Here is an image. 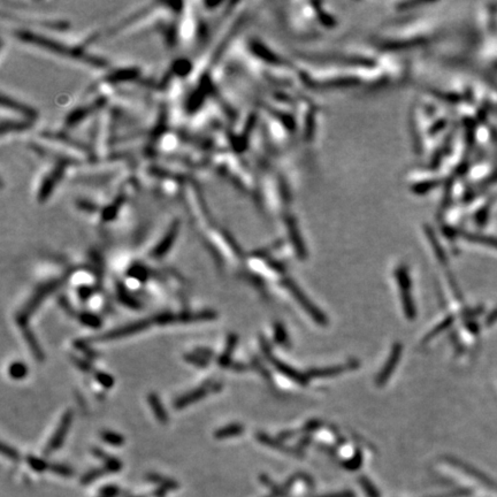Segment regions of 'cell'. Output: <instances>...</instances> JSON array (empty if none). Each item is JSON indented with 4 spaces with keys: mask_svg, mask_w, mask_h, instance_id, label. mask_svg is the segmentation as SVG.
<instances>
[{
    "mask_svg": "<svg viewBox=\"0 0 497 497\" xmlns=\"http://www.w3.org/2000/svg\"><path fill=\"white\" fill-rule=\"evenodd\" d=\"M65 281V278H59V280H52L50 282H46V283L39 285L38 288L36 289L35 293L32 294V296L30 297L28 303L26 304V306L20 311V313L16 315V324H18L20 327H27L28 326V321L30 317H31L33 312L36 311V308L39 307V305L42 304V302L45 300L46 297H49L52 293H55V290L61 287V284Z\"/></svg>",
    "mask_w": 497,
    "mask_h": 497,
    "instance_id": "6da1fadb",
    "label": "cell"
},
{
    "mask_svg": "<svg viewBox=\"0 0 497 497\" xmlns=\"http://www.w3.org/2000/svg\"><path fill=\"white\" fill-rule=\"evenodd\" d=\"M152 324V320H147V319H143V320H138L133 322V324L122 326V327L113 329V331H107V333L100 335V336H97L95 340L99 342H106V341H112L116 340V338H122L127 336H132L134 334L140 333L144 329H146L149 326Z\"/></svg>",
    "mask_w": 497,
    "mask_h": 497,
    "instance_id": "7a4b0ae2",
    "label": "cell"
},
{
    "mask_svg": "<svg viewBox=\"0 0 497 497\" xmlns=\"http://www.w3.org/2000/svg\"><path fill=\"white\" fill-rule=\"evenodd\" d=\"M284 284L287 285V288L289 289V291H290V293L294 295V297L296 298V300L298 301V303H300L302 305V306H303L305 308V311H306L307 313L310 314L311 317L313 318L314 320L318 322V324H320V325H326V324H327V319H326L325 315L322 314L321 312L319 311L318 308L315 307L314 305L312 304L311 302L307 300L306 296H305V295L303 293H302V291L300 290V288H298L296 284H294L293 282H291L290 280L285 281Z\"/></svg>",
    "mask_w": 497,
    "mask_h": 497,
    "instance_id": "3957f363",
    "label": "cell"
},
{
    "mask_svg": "<svg viewBox=\"0 0 497 497\" xmlns=\"http://www.w3.org/2000/svg\"><path fill=\"white\" fill-rule=\"evenodd\" d=\"M72 421H73V412L70 411V410H68V411L63 413L58 428H56L55 433L53 434L51 440H50L48 448H46V451H48V453L55 451L56 449L61 446V444L63 443V440H65V438L67 436V433H68V431H69L70 425H72Z\"/></svg>",
    "mask_w": 497,
    "mask_h": 497,
    "instance_id": "277c9868",
    "label": "cell"
},
{
    "mask_svg": "<svg viewBox=\"0 0 497 497\" xmlns=\"http://www.w3.org/2000/svg\"><path fill=\"white\" fill-rule=\"evenodd\" d=\"M210 391H212V381L206 382V384L200 386V387L193 389V390H190L189 392H187V394L176 398L175 401H174L173 405L174 409L182 410L184 408H187V406L193 404V403H196L198 401H200V399L206 397V395L209 394Z\"/></svg>",
    "mask_w": 497,
    "mask_h": 497,
    "instance_id": "5b68a950",
    "label": "cell"
},
{
    "mask_svg": "<svg viewBox=\"0 0 497 497\" xmlns=\"http://www.w3.org/2000/svg\"><path fill=\"white\" fill-rule=\"evenodd\" d=\"M397 280H398V283H399V288H401L402 302H403V306H404L406 317H408L409 319H413L415 317V308H414V304H413L411 295H410V288H411V283H410V278H409L408 273H406V271H404V270L398 271Z\"/></svg>",
    "mask_w": 497,
    "mask_h": 497,
    "instance_id": "8992f818",
    "label": "cell"
},
{
    "mask_svg": "<svg viewBox=\"0 0 497 497\" xmlns=\"http://www.w3.org/2000/svg\"><path fill=\"white\" fill-rule=\"evenodd\" d=\"M401 354H402V345L395 344L394 348H392V350H391L390 356H389L388 361L386 362V365L384 366V368H382L380 374L378 375V379H377L378 386H380L381 387V386H384L386 382L389 380V378H390L392 372H394L396 365L398 364L399 358H401Z\"/></svg>",
    "mask_w": 497,
    "mask_h": 497,
    "instance_id": "52a82bcc",
    "label": "cell"
},
{
    "mask_svg": "<svg viewBox=\"0 0 497 497\" xmlns=\"http://www.w3.org/2000/svg\"><path fill=\"white\" fill-rule=\"evenodd\" d=\"M218 317L217 312L213 310H204L199 312H184V313L177 314V322L180 324H190V322L198 321H209L214 320Z\"/></svg>",
    "mask_w": 497,
    "mask_h": 497,
    "instance_id": "ba28073f",
    "label": "cell"
},
{
    "mask_svg": "<svg viewBox=\"0 0 497 497\" xmlns=\"http://www.w3.org/2000/svg\"><path fill=\"white\" fill-rule=\"evenodd\" d=\"M21 329H22L23 337H25L27 344L29 345V348H30V350H31V354L33 355V357H35L37 361H44V359H45L44 352H43L39 343L37 342V338L35 336V334H33L31 331V329H30L28 326H27V327H23Z\"/></svg>",
    "mask_w": 497,
    "mask_h": 497,
    "instance_id": "9c48e42d",
    "label": "cell"
},
{
    "mask_svg": "<svg viewBox=\"0 0 497 497\" xmlns=\"http://www.w3.org/2000/svg\"><path fill=\"white\" fill-rule=\"evenodd\" d=\"M147 401H149V404L151 406V410H152L154 417L157 418V420L160 422V424L166 425L168 422V414H167V411L165 410L163 403H161L159 396L154 392H151L147 397Z\"/></svg>",
    "mask_w": 497,
    "mask_h": 497,
    "instance_id": "30bf717a",
    "label": "cell"
},
{
    "mask_svg": "<svg viewBox=\"0 0 497 497\" xmlns=\"http://www.w3.org/2000/svg\"><path fill=\"white\" fill-rule=\"evenodd\" d=\"M358 366V362H349L347 365L343 366H337V367L333 368H326V369H314V371H311L308 373L307 377L312 378H327L331 377V375H336L340 374V373H343L344 371H348V369L356 368Z\"/></svg>",
    "mask_w": 497,
    "mask_h": 497,
    "instance_id": "8fae6325",
    "label": "cell"
},
{
    "mask_svg": "<svg viewBox=\"0 0 497 497\" xmlns=\"http://www.w3.org/2000/svg\"><path fill=\"white\" fill-rule=\"evenodd\" d=\"M237 340H238V337H237L236 334H230L229 336H228L226 347H224V351L220 355L219 359H218V364H219L220 366H222V367H228V366L231 365L230 358H231V355H233V352H234V349L237 344Z\"/></svg>",
    "mask_w": 497,
    "mask_h": 497,
    "instance_id": "7c38bea8",
    "label": "cell"
},
{
    "mask_svg": "<svg viewBox=\"0 0 497 497\" xmlns=\"http://www.w3.org/2000/svg\"><path fill=\"white\" fill-rule=\"evenodd\" d=\"M116 290H117V297H119V301L123 305L133 308V310H138V308L142 307L139 301L137 300V298L134 297L133 295L130 294L128 290H127L126 287H124L122 283L116 285Z\"/></svg>",
    "mask_w": 497,
    "mask_h": 497,
    "instance_id": "4fadbf2b",
    "label": "cell"
},
{
    "mask_svg": "<svg viewBox=\"0 0 497 497\" xmlns=\"http://www.w3.org/2000/svg\"><path fill=\"white\" fill-rule=\"evenodd\" d=\"M266 354L268 355V357H271V360H272V362H273V365L275 366V367H276V368L278 369V371L282 372V373H283V374H285V375H288V377H290L291 379H294V380H296L297 382H300V384H302V385L306 384L307 379H306V378H304L303 375L301 374V373L296 372V371H295V369H293V368L288 367V366H287V365H284L283 362H281V361L276 360V359H274V358L272 357V356H271L270 352H266Z\"/></svg>",
    "mask_w": 497,
    "mask_h": 497,
    "instance_id": "5bb4252c",
    "label": "cell"
},
{
    "mask_svg": "<svg viewBox=\"0 0 497 497\" xmlns=\"http://www.w3.org/2000/svg\"><path fill=\"white\" fill-rule=\"evenodd\" d=\"M244 431V427L240 424H233V425H228V426H224V427L218 429V431L216 432V434H214V436H216V439H228V438H233V436H237V435H241L242 433H243Z\"/></svg>",
    "mask_w": 497,
    "mask_h": 497,
    "instance_id": "9a60e30c",
    "label": "cell"
},
{
    "mask_svg": "<svg viewBox=\"0 0 497 497\" xmlns=\"http://www.w3.org/2000/svg\"><path fill=\"white\" fill-rule=\"evenodd\" d=\"M79 320L82 325L88 326L90 328H99L102 326V319L99 315L90 312H82L79 314Z\"/></svg>",
    "mask_w": 497,
    "mask_h": 497,
    "instance_id": "2e32d148",
    "label": "cell"
},
{
    "mask_svg": "<svg viewBox=\"0 0 497 497\" xmlns=\"http://www.w3.org/2000/svg\"><path fill=\"white\" fill-rule=\"evenodd\" d=\"M8 374L14 380H22L28 374V367L21 361H15L9 366Z\"/></svg>",
    "mask_w": 497,
    "mask_h": 497,
    "instance_id": "e0dca14e",
    "label": "cell"
},
{
    "mask_svg": "<svg viewBox=\"0 0 497 497\" xmlns=\"http://www.w3.org/2000/svg\"><path fill=\"white\" fill-rule=\"evenodd\" d=\"M100 436H102V439L104 440V441H105L106 443H109V444H110V445L120 446L124 443L123 436L121 434H117V433H115V432L103 431Z\"/></svg>",
    "mask_w": 497,
    "mask_h": 497,
    "instance_id": "ac0fdd59",
    "label": "cell"
},
{
    "mask_svg": "<svg viewBox=\"0 0 497 497\" xmlns=\"http://www.w3.org/2000/svg\"><path fill=\"white\" fill-rule=\"evenodd\" d=\"M153 324H157L159 326H166V325H172V324H177V314L174 313H160L156 315L152 319Z\"/></svg>",
    "mask_w": 497,
    "mask_h": 497,
    "instance_id": "d6986e66",
    "label": "cell"
},
{
    "mask_svg": "<svg viewBox=\"0 0 497 497\" xmlns=\"http://www.w3.org/2000/svg\"><path fill=\"white\" fill-rule=\"evenodd\" d=\"M128 274L139 282H146L150 277L149 271H147L146 268H144L143 266H133L128 271Z\"/></svg>",
    "mask_w": 497,
    "mask_h": 497,
    "instance_id": "ffe728a7",
    "label": "cell"
},
{
    "mask_svg": "<svg viewBox=\"0 0 497 497\" xmlns=\"http://www.w3.org/2000/svg\"><path fill=\"white\" fill-rule=\"evenodd\" d=\"M184 360H186L187 362H189V364H191V365L196 366V367H199V368H205L209 366V360L203 357H200V356L197 355V354H187L186 356H184Z\"/></svg>",
    "mask_w": 497,
    "mask_h": 497,
    "instance_id": "44dd1931",
    "label": "cell"
},
{
    "mask_svg": "<svg viewBox=\"0 0 497 497\" xmlns=\"http://www.w3.org/2000/svg\"><path fill=\"white\" fill-rule=\"evenodd\" d=\"M95 379L100 386H103V387L106 389L112 388L114 385V378L110 374H109V373L95 372Z\"/></svg>",
    "mask_w": 497,
    "mask_h": 497,
    "instance_id": "7402d4cb",
    "label": "cell"
},
{
    "mask_svg": "<svg viewBox=\"0 0 497 497\" xmlns=\"http://www.w3.org/2000/svg\"><path fill=\"white\" fill-rule=\"evenodd\" d=\"M452 321H453V318H452V317H449V318H446V319H445V320H444V321H443V322H441V324H440V325L438 326V327H436V328L434 329V331H432V333H431V334H428V335H427V336H426V337H425V341H424V343H427V342H428L429 340H431V338H432V337H435V336H436V335H439L440 333H441V331H445V329H446V328H448V327H450V325H451V324H452Z\"/></svg>",
    "mask_w": 497,
    "mask_h": 497,
    "instance_id": "603a6c76",
    "label": "cell"
},
{
    "mask_svg": "<svg viewBox=\"0 0 497 497\" xmlns=\"http://www.w3.org/2000/svg\"><path fill=\"white\" fill-rule=\"evenodd\" d=\"M75 347H76L77 349H79V350L82 351L83 354H84V355L86 356V357L90 358V359H95V358H97V357H98V356H99V355L97 354V352H96L95 350H93V349H92L91 347H90V345H89L88 343H86V342H84V341H77V342H75Z\"/></svg>",
    "mask_w": 497,
    "mask_h": 497,
    "instance_id": "cb8c5ba5",
    "label": "cell"
},
{
    "mask_svg": "<svg viewBox=\"0 0 497 497\" xmlns=\"http://www.w3.org/2000/svg\"><path fill=\"white\" fill-rule=\"evenodd\" d=\"M72 359H73L74 364H75L82 372H84V373H92L93 372V366L90 364L88 360H85V359H81L79 357H72Z\"/></svg>",
    "mask_w": 497,
    "mask_h": 497,
    "instance_id": "d4e9b609",
    "label": "cell"
},
{
    "mask_svg": "<svg viewBox=\"0 0 497 497\" xmlns=\"http://www.w3.org/2000/svg\"><path fill=\"white\" fill-rule=\"evenodd\" d=\"M77 293H79L81 301H88L92 296L93 293H95V288L90 287V285H81Z\"/></svg>",
    "mask_w": 497,
    "mask_h": 497,
    "instance_id": "484cf974",
    "label": "cell"
},
{
    "mask_svg": "<svg viewBox=\"0 0 497 497\" xmlns=\"http://www.w3.org/2000/svg\"><path fill=\"white\" fill-rule=\"evenodd\" d=\"M27 461H28L30 466H31L35 471H43V469L46 468V464L42 461V459L32 457V456H29V457L27 458Z\"/></svg>",
    "mask_w": 497,
    "mask_h": 497,
    "instance_id": "4316f807",
    "label": "cell"
},
{
    "mask_svg": "<svg viewBox=\"0 0 497 497\" xmlns=\"http://www.w3.org/2000/svg\"><path fill=\"white\" fill-rule=\"evenodd\" d=\"M1 451H2V453H4V455H6L7 457L12 458V459H19V457H20L19 452L16 451V450L11 448V446L7 445V444H5V443H2Z\"/></svg>",
    "mask_w": 497,
    "mask_h": 497,
    "instance_id": "83f0119b",
    "label": "cell"
},
{
    "mask_svg": "<svg viewBox=\"0 0 497 497\" xmlns=\"http://www.w3.org/2000/svg\"><path fill=\"white\" fill-rule=\"evenodd\" d=\"M275 337H276V340L280 343H284L285 340H287V335H285L284 329L281 325L275 326Z\"/></svg>",
    "mask_w": 497,
    "mask_h": 497,
    "instance_id": "f1b7e54d",
    "label": "cell"
},
{
    "mask_svg": "<svg viewBox=\"0 0 497 497\" xmlns=\"http://www.w3.org/2000/svg\"><path fill=\"white\" fill-rule=\"evenodd\" d=\"M194 354L199 355L200 357L207 359V360H210V359L212 358L213 356H214L213 351L210 350V349H207V348H197L196 349V352H194Z\"/></svg>",
    "mask_w": 497,
    "mask_h": 497,
    "instance_id": "f546056e",
    "label": "cell"
},
{
    "mask_svg": "<svg viewBox=\"0 0 497 497\" xmlns=\"http://www.w3.org/2000/svg\"><path fill=\"white\" fill-rule=\"evenodd\" d=\"M59 303H60V305H61V306H62L63 308H65V311H66V312H68L69 314H74V313H75V311L73 310V307H72V306H70L69 302H68V300H67L66 297H60Z\"/></svg>",
    "mask_w": 497,
    "mask_h": 497,
    "instance_id": "4dcf8cb0",
    "label": "cell"
},
{
    "mask_svg": "<svg viewBox=\"0 0 497 497\" xmlns=\"http://www.w3.org/2000/svg\"><path fill=\"white\" fill-rule=\"evenodd\" d=\"M497 321V308L496 310H494L492 313L489 314V317L487 318V325H493L494 322Z\"/></svg>",
    "mask_w": 497,
    "mask_h": 497,
    "instance_id": "1f68e13d",
    "label": "cell"
},
{
    "mask_svg": "<svg viewBox=\"0 0 497 497\" xmlns=\"http://www.w3.org/2000/svg\"><path fill=\"white\" fill-rule=\"evenodd\" d=\"M230 368L235 369V371L242 372V371H244V369H245V366L242 365V364H231L230 365Z\"/></svg>",
    "mask_w": 497,
    "mask_h": 497,
    "instance_id": "d6a6232c",
    "label": "cell"
}]
</instances>
